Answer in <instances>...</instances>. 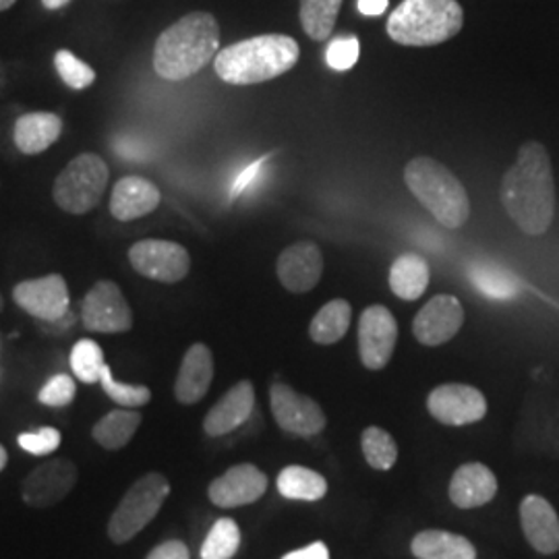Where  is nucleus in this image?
<instances>
[{"label":"nucleus","instance_id":"40","mask_svg":"<svg viewBox=\"0 0 559 559\" xmlns=\"http://www.w3.org/2000/svg\"><path fill=\"white\" fill-rule=\"evenodd\" d=\"M282 559H330V549H328L325 543L316 540V543H311V545H307L302 549H297V551H290V554L282 556Z\"/></svg>","mask_w":559,"mask_h":559},{"label":"nucleus","instance_id":"2","mask_svg":"<svg viewBox=\"0 0 559 559\" xmlns=\"http://www.w3.org/2000/svg\"><path fill=\"white\" fill-rule=\"evenodd\" d=\"M221 25L212 13L195 11L164 29L154 46V71L162 80L198 75L221 52Z\"/></svg>","mask_w":559,"mask_h":559},{"label":"nucleus","instance_id":"26","mask_svg":"<svg viewBox=\"0 0 559 559\" xmlns=\"http://www.w3.org/2000/svg\"><path fill=\"white\" fill-rule=\"evenodd\" d=\"M141 420L143 417H141L140 411H133V408L110 411L94 425L92 438L104 450L117 452L135 438Z\"/></svg>","mask_w":559,"mask_h":559},{"label":"nucleus","instance_id":"8","mask_svg":"<svg viewBox=\"0 0 559 559\" xmlns=\"http://www.w3.org/2000/svg\"><path fill=\"white\" fill-rule=\"evenodd\" d=\"M81 323L96 334H124L133 328V311L119 284L112 280L96 282L81 300Z\"/></svg>","mask_w":559,"mask_h":559},{"label":"nucleus","instance_id":"25","mask_svg":"<svg viewBox=\"0 0 559 559\" xmlns=\"http://www.w3.org/2000/svg\"><path fill=\"white\" fill-rule=\"evenodd\" d=\"M429 263L417 253L400 255L390 267V288L402 300L420 299L429 286Z\"/></svg>","mask_w":559,"mask_h":559},{"label":"nucleus","instance_id":"30","mask_svg":"<svg viewBox=\"0 0 559 559\" xmlns=\"http://www.w3.org/2000/svg\"><path fill=\"white\" fill-rule=\"evenodd\" d=\"M360 448L367 464L376 471H390L399 460V445L394 438L381 427H367L360 436Z\"/></svg>","mask_w":559,"mask_h":559},{"label":"nucleus","instance_id":"13","mask_svg":"<svg viewBox=\"0 0 559 559\" xmlns=\"http://www.w3.org/2000/svg\"><path fill=\"white\" fill-rule=\"evenodd\" d=\"M427 411L441 425L464 427L485 419L487 400L483 392L466 383H443L431 390L427 399Z\"/></svg>","mask_w":559,"mask_h":559},{"label":"nucleus","instance_id":"3","mask_svg":"<svg viewBox=\"0 0 559 559\" xmlns=\"http://www.w3.org/2000/svg\"><path fill=\"white\" fill-rule=\"evenodd\" d=\"M299 59L295 38L265 34L226 46L214 59V71L230 85H255L288 73Z\"/></svg>","mask_w":559,"mask_h":559},{"label":"nucleus","instance_id":"37","mask_svg":"<svg viewBox=\"0 0 559 559\" xmlns=\"http://www.w3.org/2000/svg\"><path fill=\"white\" fill-rule=\"evenodd\" d=\"M60 441H62V436L55 427H41L38 431L20 433V438H17L21 450H25L27 454H34V456H48V454L57 452Z\"/></svg>","mask_w":559,"mask_h":559},{"label":"nucleus","instance_id":"31","mask_svg":"<svg viewBox=\"0 0 559 559\" xmlns=\"http://www.w3.org/2000/svg\"><path fill=\"white\" fill-rule=\"evenodd\" d=\"M471 282L479 288L483 295L491 299H512L519 295V280L498 265H487V263H477L468 272Z\"/></svg>","mask_w":559,"mask_h":559},{"label":"nucleus","instance_id":"41","mask_svg":"<svg viewBox=\"0 0 559 559\" xmlns=\"http://www.w3.org/2000/svg\"><path fill=\"white\" fill-rule=\"evenodd\" d=\"M261 164H263V160L255 162V164H251L242 175H240L239 180L235 182V187H233V198H237V195H240L249 185H251V180L255 179L258 177V173H260Z\"/></svg>","mask_w":559,"mask_h":559},{"label":"nucleus","instance_id":"10","mask_svg":"<svg viewBox=\"0 0 559 559\" xmlns=\"http://www.w3.org/2000/svg\"><path fill=\"white\" fill-rule=\"evenodd\" d=\"M78 479L80 471L73 460H46L21 483V498L36 510L52 508L73 491Z\"/></svg>","mask_w":559,"mask_h":559},{"label":"nucleus","instance_id":"21","mask_svg":"<svg viewBox=\"0 0 559 559\" xmlns=\"http://www.w3.org/2000/svg\"><path fill=\"white\" fill-rule=\"evenodd\" d=\"M160 189L143 177H122L110 195V214L119 222L140 221L160 205Z\"/></svg>","mask_w":559,"mask_h":559},{"label":"nucleus","instance_id":"4","mask_svg":"<svg viewBox=\"0 0 559 559\" xmlns=\"http://www.w3.org/2000/svg\"><path fill=\"white\" fill-rule=\"evenodd\" d=\"M408 191L445 228H460L471 218V200L459 177L441 162L417 156L404 166Z\"/></svg>","mask_w":559,"mask_h":559},{"label":"nucleus","instance_id":"38","mask_svg":"<svg viewBox=\"0 0 559 559\" xmlns=\"http://www.w3.org/2000/svg\"><path fill=\"white\" fill-rule=\"evenodd\" d=\"M360 46L355 36H342L328 46V64L334 71H348L359 60Z\"/></svg>","mask_w":559,"mask_h":559},{"label":"nucleus","instance_id":"23","mask_svg":"<svg viewBox=\"0 0 559 559\" xmlns=\"http://www.w3.org/2000/svg\"><path fill=\"white\" fill-rule=\"evenodd\" d=\"M62 135V119L55 112H27L15 120L13 141L21 154L38 156Z\"/></svg>","mask_w":559,"mask_h":559},{"label":"nucleus","instance_id":"9","mask_svg":"<svg viewBox=\"0 0 559 559\" xmlns=\"http://www.w3.org/2000/svg\"><path fill=\"white\" fill-rule=\"evenodd\" d=\"M129 261L140 276L162 284H177L191 270L189 251L175 240H138L129 249Z\"/></svg>","mask_w":559,"mask_h":559},{"label":"nucleus","instance_id":"42","mask_svg":"<svg viewBox=\"0 0 559 559\" xmlns=\"http://www.w3.org/2000/svg\"><path fill=\"white\" fill-rule=\"evenodd\" d=\"M388 4H390L388 0H359V11L362 15L378 17V15L385 13Z\"/></svg>","mask_w":559,"mask_h":559},{"label":"nucleus","instance_id":"22","mask_svg":"<svg viewBox=\"0 0 559 559\" xmlns=\"http://www.w3.org/2000/svg\"><path fill=\"white\" fill-rule=\"evenodd\" d=\"M498 479L493 471L480 462L462 464L450 480L448 496L460 510H475L496 498Z\"/></svg>","mask_w":559,"mask_h":559},{"label":"nucleus","instance_id":"1","mask_svg":"<svg viewBox=\"0 0 559 559\" xmlns=\"http://www.w3.org/2000/svg\"><path fill=\"white\" fill-rule=\"evenodd\" d=\"M501 205L524 235L540 237L556 216V180L551 158L539 141L519 150L516 162L501 179Z\"/></svg>","mask_w":559,"mask_h":559},{"label":"nucleus","instance_id":"7","mask_svg":"<svg viewBox=\"0 0 559 559\" xmlns=\"http://www.w3.org/2000/svg\"><path fill=\"white\" fill-rule=\"evenodd\" d=\"M110 168L98 154L85 152L64 166L55 185L52 200L62 212L83 216L98 207L108 187Z\"/></svg>","mask_w":559,"mask_h":559},{"label":"nucleus","instance_id":"16","mask_svg":"<svg viewBox=\"0 0 559 559\" xmlns=\"http://www.w3.org/2000/svg\"><path fill=\"white\" fill-rule=\"evenodd\" d=\"M280 284L295 295H305L320 284L323 255L316 242L300 240L286 247L276 263Z\"/></svg>","mask_w":559,"mask_h":559},{"label":"nucleus","instance_id":"5","mask_svg":"<svg viewBox=\"0 0 559 559\" xmlns=\"http://www.w3.org/2000/svg\"><path fill=\"white\" fill-rule=\"evenodd\" d=\"M464 25L459 0H402L388 20V36L400 46H438Z\"/></svg>","mask_w":559,"mask_h":559},{"label":"nucleus","instance_id":"17","mask_svg":"<svg viewBox=\"0 0 559 559\" xmlns=\"http://www.w3.org/2000/svg\"><path fill=\"white\" fill-rule=\"evenodd\" d=\"M265 491V473H261L255 464H237L210 483L207 498L218 508H240L261 500Z\"/></svg>","mask_w":559,"mask_h":559},{"label":"nucleus","instance_id":"32","mask_svg":"<svg viewBox=\"0 0 559 559\" xmlns=\"http://www.w3.org/2000/svg\"><path fill=\"white\" fill-rule=\"evenodd\" d=\"M240 547L239 524L233 519H218L201 545V559H233Z\"/></svg>","mask_w":559,"mask_h":559},{"label":"nucleus","instance_id":"19","mask_svg":"<svg viewBox=\"0 0 559 559\" xmlns=\"http://www.w3.org/2000/svg\"><path fill=\"white\" fill-rule=\"evenodd\" d=\"M520 524L528 545L543 556H554L559 551V516L556 508L540 498L526 496L520 503Z\"/></svg>","mask_w":559,"mask_h":559},{"label":"nucleus","instance_id":"24","mask_svg":"<svg viewBox=\"0 0 559 559\" xmlns=\"http://www.w3.org/2000/svg\"><path fill=\"white\" fill-rule=\"evenodd\" d=\"M411 551L417 559H477V549L471 540L440 528L417 533Z\"/></svg>","mask_w":559,"mask_h":559},{"label":"nucleus","instance_id":"12","mask_svg":"<svg viewBox=\"0 0 559 559\" xmlns=\"http://www.w3.org/2000/svg\"><path fill=\"white\" fill-rule=\"evenodd\" d=\"M399 323L392 311L383 305H371L362 311L359 321L360 362L371 369H383L396 348Z\"/></svg>","mask_w":559,"mask_h":559},{"label":"nucleus","instance_id":"6","mask_svg":"<svg viewBox=\"0 0 559 559\" xmlns=\"http://www.w3.org/2000/svg\"><path fill=\"white\" fill-rule=\"evenodd\" d=\"M170 496V483L162 473H147L135 480L119 501L108 520V539L124 545L158 516L164 501Z\"/></svg>","mask_w":559,"mask_h":559},{"label":"nucleus","instance_id":"20","mask_svg":"<svg viewBox=\"0 0 559 559\" xmlns=\"http://www.w3.org/2000/svg\"><path fill=\"white\" fill-rule=\"evenodd\" d=\"M214 381V355L203 344L195 342L189 346L180 360L179 376L175 381V399L180 404L191 406L205 399L210 385Z\"/></svg>","mask_w":559,"mask_h":559},{"label":"nucleus","instance_id":"18","mask_svg":"<svg viewBox=\"0 0 559 559\" xmlns=\"http://www.w3.org/2000/svg\"><path fill=\"white\" fill-rule=\"evenodd\" d=\"M255 408V388L249 380L235 383L205 415L203 431L210 438H222L239 429Z\"/></svg>","mask_w":559,"mask_h":559},{"label":"nucleus","instance_id":"44","mask_svg":"<svg viewBox=\"0 0 559 559\" xmlns=\"http://www.w3.org/2000/svg\"><path fill=\"white\" fill-rule=\"evenodd\" d=\"M7 462H9V454H7V450H4V445L0 443V473L4 471V466H7Z\"/></svg>","mask_w":559,"mask_h":559},{"label":"nucleus","instance_id":"45","mask_svg":"<svg viewBox=\"0 0 559 559\" xmlns=\"http://www.w3.org/2000/svg\"><path fill=\"white\" fill-rule=\"evenodd\" d=\"M15 2H17V0H0V13H2V11H9Z\"/></svg>","mask_w":559,"mask_h":559},{"label":"nucleus","instance_id":"36","mask_svg":"<svg viewBox=\"0 0 559 559\" xmlns=\"http://www.w3.org/2000/svg\"><path fill=\"white\" fill-rule=\"evenodd\" d=\"M75 394H78L75 380L71 376H67V373H59L52 380H48V383L41 388L38 400H40L44 406L64 408V406H69L75 400Z\"/></svg>","mask_w":559,"mask_h":559},{"label":"nucleus","instance_id":"46","mask_svg":"<svg viewBox=\"0 0 559 559\" xmlns=\"http://www.w3.org/2000/svg\"><path fill=\"white\" fill-rule=\"evenodd\" d=\"M4 311V299H2V295H0V313Z\"/></svg>","mask_w":559,"mask_h":559},{"label":"nucleus","instance_id":"27","mask_svg":"<svg viewBox=\"0 0 559 559\" xmlns=\"http://www.w3.org/2000/svg\"><path fill=\"white\" fill-rule=\"evenodd\" d=\"M350 320H353V307L348 300H330L311 320L309 336L316 344H323V346L336 344L346 336V332L350 328Z\"/></svg>","mask_w":559,"mask_h":559},{"label":"nucleus","instance_id":"33","mask_svg":"<svg viewBox=\"0 0 559 559\" xmlns=\"http://www.w3.org/2000/svg\"><path fill=\"white\" fill-rule=\"evenodd\" d=\"M106 367L100 344L90 338H81L71 350V369L83 383H98L102 369Z\"/></svg>","mask_w":559,"mask_h":559},{"label":"nucleus","instance_id":"39","mask_svg":"<svg viewBox=\"0 0 559 559\" xmlns=\"http://www.w3.org/2000/svg\"><path fill=\"white\" fill-rule=\"evenodd\" d=\"M145 559H191V554L182 540H166L154 547Z\"/></svg>","mask_w":559,"mask_h":559},{"label":"nucleus","instance_id":"15","mask_svg":"<svg viewBox=\"0 0 559 559\" xmlns=\"http://www.w3.org/2000/svg\"><path fill=\"white\" fill-rule=\"evenodd\" d=\"M464 323V307L452 295L429 300L413 321V334L423 346H441L454 338Z\"/></svg>","mask_w":559,"mask_h":559},{"label":"nucleus","instance_id":"11","mask_svg":"<svg viewBox=\"0 0 559 559\" xmlns=\"http://www.w3.org/2000/svg\"><path fill=\"white\" fill-rule=\"evenodd\" d=\"M272 415L282 431L300 438H313L323 431L325 415L320 404L305 394H299L288 383L276 381L270 390Z\"/></svg>","mask_w":559,"mask_h":559},{"label":"nucleus","instance_id":"28","mask_svg":"<svg viewBox=\"0 0 559 559\" xmlns=\"http://www.w3.org/2000/svg\"><path fill=\"white\" fill-rule=\"evenodd\" d=\"M278 493L286 500L320 501L328 493V480L318 471L307 466H286L280 471Z\"/></svg>","mask_w":559,"mask_h":559},{"label":"nucleus","instance_id":"14","mask_svg":"<svg viewBox=\"0 0 559 559\" xmlns=\"http://www.w3.org/2000/svg\"><path fill=\"white\" fill-rule=\"evenodd\" d=\"M13 300L27 316L46 323L64 320L71 305L69 286L60 274L23 280L13 288Z\"/></svg>","mask_w":559,"mask_h":559},{"label":"nucleus","instance_id":"29","mask_svg":"<svg viewBox=\"0 0 559 559\" xmlns=\"http://www.w3.org/2000/svg\"><path fill=\"white\" fill-rule=\"evenodd\" d=\"M342 0H300L299 17L311 40H328L338 20Z\"/></svg>","mask_w":559,"mask_h":559},{"label":"nucleus","instance_id":"35","mask_svg":"<svg viewBox=\"0 0 559 559\" xmlns=\"http://www.w3.org/2000/svg\"><path fill=\"white\" fill-rule=\"evenodd\" d=\"M55 69H57L62 83L71 90H78V92L90 87L96 81V71L69 50H59L55 55Z\"/></svg>","mask_w":559,"mask_h":559},{"label":"nucleus","instance_id":"34","mask_svg":"<svg viewBox=\"0 0 559 559\" xmlns=\"http://www.w3.org/2000/svg\"><path fill=\"white\" fill-rule=\"evenodd\" d=\"M100 383L106 396L112 402H117L122 408H140L152 400V390L147 385H135V383H122V381L115 380L112 369L108 365L102 369Z\"/></svg>","mask_w":559,"mask_h":559},{"label":"nucleus","instance_id":"43","mask_svg":"<svg viewBox=\"0 0 559 559\" xmlns=\"http://www.w3.org/2000/svg\"><path fill=\"white\" fill-rule=\"evenodd\" d=\"M71 0H41V4L46 7V9H50V11H57V9H62V7H67Z\"/></svg>","mask_w":559,"mask_h":559}]
</instances>
